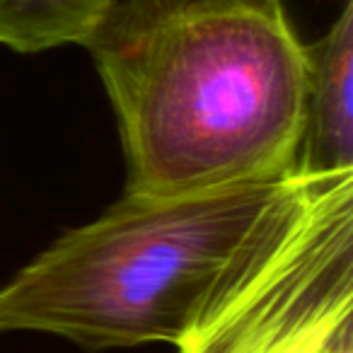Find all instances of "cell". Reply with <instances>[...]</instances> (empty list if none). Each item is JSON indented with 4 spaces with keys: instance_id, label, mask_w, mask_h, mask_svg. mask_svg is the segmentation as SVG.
Returning <instances> with one entry per match:
<instances>
[{
    "instance_id": "cell-1",
    "label": "cell",
    "mask_w": 353,
    "mask_h": 353,
    "mask_svg": "<svg viewBox=\"0 0 353 353\" xmlns=\"http://www.w3.org/2000/svg\"><path fill=\"white\" fill-rule=\"evenodd\" d=\"M83 46L117 117L128 194L298 172L307 44L283 0H117Z\"/></svg>"
},
{
    "instance_id": "cell-2",
    "label": "cell",
    "mask_w": 353,
    "mask_h": 353,
    "mask_svg": "<svg viewBox=\"0 0 353 353\" xmlns=\"http://www.w3.org/2000/svg\"><path fill=\"white\" fill-rule=\"evenodd\" d=\"M314 184L293 172L182 196L123 192L0 285V332L85 351L176 346L271 259Z\"/></svg>"
},
{
    "instance_id": "cell-3",
    "label": "cell",
    "mask_w": 353,
    "mask_h": 353,
    "mask_svg": "<svg viewBox=\"0 0 353 353\" xmlns=\"http://www.w3.org/2000/svg\"><path fill=\"white\" fill-rule=\"evenodd\" d=\"M179 353H353V174L322 176L271 259Z\"/></svg>"
},
{
    "instance_id": "cell-4",
    "label": "cell",
    "mask_w": 353,
    "mask_h": 353,
    "mask_svg": "<svg viewBox=\"0 0 353 353\" xmlns=\"http://www.w3.org/2000/svg\"><path fill=\"white\" fill-rule=\"evenodd\" d=\"M298 174H353V0L314 44H307L305 128Z\"/></svg>"
},
{
    "instance_id": "cell-5",
    "label": "cell",
    "mask_w": 353,
    "mask_h": 353,
    "mask_svg": "<svg viewBox=\"0 0 353 353\" xmlns=\"http://www.w3.org/2000/svg\"><path fill=\"white\" fill-rule=\"evenodd\" d=\"M117 0H0V46L41 54L83 46Z\"/></svg>"
}]
</instances>
